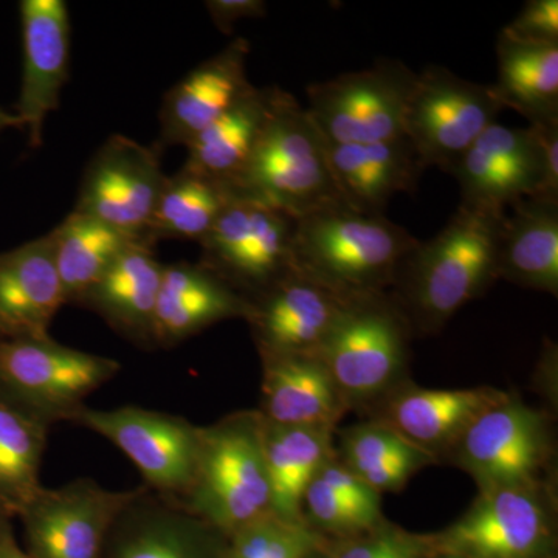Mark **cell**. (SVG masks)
<instances>
[{"label":"cell","mask_w":558,"mask_h":558,"mask_svg":"<svg viewBox=\"0 0 558 558\" xmlns=\"http://www.w3.org/2000/svg\"><path fill=\"white\" fill-rule=\"evenodd\" d=\"M304 521L333 534L357 537L384 523V517L344 501L315 475L303 499Z\"/></svg>","instance_id":"obj_35"},{"label":"cell","mask_w":558,"mask_h":558,"mask_svg":"<svg viewBox=\"0 0 558 558\" xmlns=\"http://www.w3.org/2000/svg\"><path fill=\"white\" fill-rule=\"evenodd\" d=\"M137 490H110L92 478L43 486L17 515L25 550L32 558H101L110 529Z\"/></svg>","instance_id":"obj_12"},{"label":"cell","mask_w":558,"mask_h":558,"mask_svg":"<svg viewBox=\"0 0 558 558\" xmlns=\"http://www.w3.org/2000/svg\"><path fill=\"white\" fill-rule=\"evenodd\" d=\"M506 398L505 392L488 388H413L392 400L387 425L433 454L458 444L476 417Z\"/></svg>","instance_id":"obj_25"},{"label":"cell","mask_w":558,"mask_h":558,"mask_svg":"<svg viewBox=\"0 0 558 558\" xmlns=\"http://www.w3.org/2000/svg\"><path fill=\"white\" fill-rule=\"evenodd\" d=\"M344 465L377 494L405 486L432 454L387 424H363L343 438Z\"/></svg>","instance_id":"obj_33"},{"label":"cell","mask_w":558,"mask_h":558,"mask_svg":"<svg viewBox=\"0 0 558 558\" xmlns=\"http://www.w3.org/2000/svg\"><path fill=\"white\" fill-rule=\"evenodd\" d=\"M180 505L226 538L271 512L259 411L201 427L196 472Z\"/></svg>","instance_id":"obj_4"},{"label":"cell","mask_w":558,"mask_h":558,"mask_svg":"<svg viewBox=\"0 0 558 558\" xmlns=\"http://www.w3.org/2000/svg\"><path fill=\"white\" fill-rule=\"evenodd\" d=\"M349 296L299 269L250 300L247 322L260 357L317 354Z\"/></svg>","instance_id":"obj_16"},{"label":"cell","mask_w":558,"mask_h":558,"mask_svg":"<svg viewBox=\"0 0 558 558\" xmlns=\"http://www.w3.org/2000/svg\"><path fill=\"white\" fill-rule=\"evenodd\" d=\"M230 190L236 199L256 202L295 219L343 204L325 138L289 92L275 87L269 120Z\"/></svg>","instance_id":"obj_1"},{"label":"cell","mask_w":558,"mask_h":558,"mask_svg":"<svg viewBox=\"0 0 558 558\" xmlns=\"http://www.w3.org/2000/svg\"><path fill=\"white\" fill-rule=\"evenodd\" d=\"M293 233L292 216L234 199L199 242V264L250 301L295 269Z\"/></svg>","instance_id":"obj_9"},{"label":"cell","mask_w":558,"mask_h":558,"mask_svg":"<svg viewBox=\"0 0 558 558\" xmlns=\"http://www.w3.org/2000/svg\"><path fill=\"white\" fill-rule=\"evenodd\" d=\"M205 9L223 35H231L241 20H258L267 14L264 0H207Z\"/></svg>","instance_id":"obj_40"},{"label":"cell","mask_w":558,"mask_h":558,"mask_svg":"<svg viewBox=\"0 0 558 558\" xmlns=\"http://www.w3.org/2000/svg\"><path fill=\"white\" fill-rule=\"evenodd\" d=\"M163 267L154 247L135 242L84 295L80 306L100 315L131 343L156 348L154 326Z\"/></svg>","instance_id":"obj_22"},{"label":"cell","mask_w":558,"mask_h":558,"mask_svg":"<svg viewBox=\"0 0 558 558\" xmlns=\"http://www.w3.org/2000/svg\"><path fill=\"white\" fill-rule=\"evenodd\" d=\"M22 78L17 119L28 145L40 148L44 128L69 80L72 25L64 0H22Z\"/></svg>","instance_id":"obj_15"},{"label":"cell","mask_w":558,"mask_h":558,"mask_svg":"<svg viewBox=\"0 0 558 558\" xmlns=\"http://www.w3.org/2000/svg\"><path fill=\"white\" fill-rule=\"evenodd\" d=\"M7 130L22 131V124L20 119H17L16 113L10 112V110H5L0 106V132Z\"/></svg>","instance_id":"obj_42"},{"label":"cell","mask_w":558,"mask_h":558,"mask_svg":"<svg viewBox=\"0 0 558 558\" xmlns=\"http://www.w3.org/2000/svg\"><path fill=\"white\" fill-rule=\"evenodd\" d=\"M50 425L0 395V510L16 520L43 483Z\"/></svg>","instance_id":"obj_32"},{"label":"cell","mask_w":558,"mask_h":558,"mask_svg":"<svg viewBox=\"0 0 558 558\" xmlns=\"http://www.w3.org/2000/svg\"><path fill=\"white\" fill-rule=\"evenodd\" d=\"M326 149L341 201L365 215H384L396 194L416 190L424 172L407 137L371 145L326 143Z\"/></svg>","instance_id":"obj_23"},{"label":"cell","mask_w":558,"mask_h":558,"mask_svg":"<svg viewBox=\"0 0 558 558\" xmlns=\"http://www.w3.org/2000/svg\"><path fill=\"white\" fill-rule=\"evenodd\" d=\"M317 355L341 396L371 398L402 373L405 318L380 292L349 296Z\"/></svg>","instance_id":"obj_10"},{"label":"cell","mask_w":558,"mask_h":558,"mask_svg":"<svg viewBox=\"0 0 558 558\" xmlns=\"http://www.w3.org/2000/svg\"><path fill=\"white\" fill-rule=\"evenodd\" d=\"M417 242L384 215L336 204L295 219L293 264L340 295H363L395 281Z\"/></svg>","instance_id":"obj_3"},{"label":"cell","mask_w":558,"mask_h":558,"mask_svg":"<svg viewBox=\"0 0 558 558\" xmlns=\"http://www.w3.org/2000/svg\"><path fill=\"white\" fill-rule=\"evenodd\" d=\"M310 558H333L332 553H323L322 549H318L317 553L312 554Z\"/></svg>","instance_id":"obj_44"},{"label":"cell","mask_w":558,"mask_h":558,"mask_svg":"<svg viewBox=\"0 0 558 558\" xmlns=\"http://www.w3.org/2000/svg\"><path fill=\"white\" fill-rule=\"evenodd\" d=\"M542 156V185L535 199L558 201V121L529 124Z\"/></svg>","instance_id":"obj_39"},{"label":"cell","mask_w":558,"mask_h":558,"mask_svg":"<svg viewBox=\"0 0 558 558\" xmlns=\"http://www.w3.org/2000/svg\"><path fill=\"white\" fill-rule=\"evenodd\" d=\"M340 389L317 354L263 359L260 416L284 427H326L339 417Z\"/></svg>","instance_id":"obj_24"},{"label":"cell","mask_w":558,"mask_h":558,"mask_svg":"<svg viewBox=\"0 0 558 558\" xmlns=\"http://www.w3.org/2000/svg\"><path fill=\"white\" fill-rule=\"evenodd\" d=\"M416 72L402 61L377 60L307 87V113L330 145H371L405 137V112Z\"/></svg>","instance_id":"obj_6"},{"label":"cell","mask_w":558,"mask_h":558,"mask_svg":"<svg viewBox=\"0 0 558 558\" xmlns=\"http://www.w3.org/2000/svg\"><path fill=\"white\" fill-rule=\"evenodd\" d=\"M428 537L410 534L402 529L381 523L340 546L333 558H427Z\"/></svg>","instance_id":"obj_36"},{"label":"cell","mask_w":558,"mask_h":558,"mask_svg":"<svg viewBox=\"0 0 558 558\" xmlns=\"http://www.w3.org/2000/svg\"><path fill=\"white\" fill-rule=\"evenodd\" d=\"M250 43L231 40L226 49L213 54L186 73L165 95L160 108V145L189 146L213 121L233 108L253 84L247 76Z\"/></svg>","instance_id":"obj_19"},{"label":"cell","mask_w":558,"mask_h":558,"mask_svg":"<svg viewBox=\"0 0 558 558\" xmlns=\"http://www.w3.org/2000/svg\"><path fill=\"white\" fill-rule=\"evenodd\" d=\"M120 371L119 360L64 347L51 336L0 340V395L50 427L72 422Z\"/></svg>","instance_id":"obj_5"},{"label":"cell","mask_w":558,"mask_h":558,"mask_svg":"<svg viewBox=\"0 0 558 558\" xmlns=\"http://www.w3.org/2000/svg\"><path fill=\"white\" fill-rule=\"evenodd\" d=\"M505 110L490 84L461 78L442 65L417 73L405 112V137L422 170L449 171Z\"/></svg>","instance_id":"obj_8"},{"label":"cell","mask_w":558,"mask_h":558,"mask_svg":"<svg viewBox=\"0 0 558 558\" xmlns=\"http://www.w3.org/2000/svg\"><path fill=\"white\" fill-rule=\"evenodd\" d=\"M550 538L549 513L532 486L495 488L438 535L429 549L472 558H542Z\"/></svg>","instance_id":"obj_13"},{"label":"cell","mask_w":558,"mask_h":558,"mask_svg":"<svg viewBox=\"0 0 558 558\" xmlns=\"http://www.w3.org/2000/svg\"><path fill=\"white\" fill-rule=\"evenodd\" d=\"M499 35L521 44H558L557 0H529Z\"/></svg>","instance_id":"obj_37"},{"label":"cell","mask_w":558,"mask_h":558,"mask_svg":"<svg viewBox=\"0 0 558 558\" xmlns=\"http://www.w3.org/2000/svg\"><path fill=\"white\" fill-rule=\"evenodd\" d=\"M234 199L226 183L182 167L165 182L146 231V244L156 247L165 240L201 242Z\"/></svg>","instance_id":"obj_31"},{"label":"cell","mask_w":558,"mask_h":558,"mask_svg":"<svg viewBox=\"0 0 558 558\" xmlns=\"http://www.w3.org/2000/svg\"><path fill=\"white\" fill-rule=\"evenodd\" d=\"M250 301L204 266L165 264L157 303L154 343L178 347L201 330L231 318H247Z\"/></svg>","instance_id":"obj_21"},{"label":"cell","mask_w":558,"mask_h":558,"mask_svg":"<svg viewBox=\"0 0 558 558\" xmlns=\"http://www.w3.org/2000/svg\"><path fill=\"white\" fill-rule=\"evenodd\" d=\"M506 211L461 204L447 226L417 242L400 264L405 295L424 329H439L498 278V250Z\"/></svg>","instance_id":"obj_2"},{"label":"cell","mask_w":558,"mask_h":558,"mask_svg":"<svg viewBox=\"0 0 558 558\" xmlns=\"http://www.w3.org/2000/svg\"><path fill=\"white\" fill-rule=\"evenodd\" d=\"M275 87H253L186 146L183 168L230 186L244 170L269 120Z\"/></svg>","instance_id":"obj_27"},{"label":"cell","mask_w":558,"mask_h":558,"mask_svg":"<svg viewBox=\"0 0 558 558\" xmlns=\"http://www.w3.org/2000/svg\"><path fill=\"white\" fill-rule=\"evenodd\" d=\"M458 180L461 204L508 211L534 197L542 183V156L531 128L494 123L449 168Z\"/></svg>","instance_id":"obj_17"},{"label":"cell","mask_w":558,"mask_h":558,"mask_svg":"<svg viewBox=\"0 0 558 558\" xmlns=\"http://www.w3.org/2000/svg\"><path fill=\"white\" fill-rule=\"evenodd\" d=\"M329 429L284 427L264 418V454L274 515L306 523L303 499L318 470L330 459Z\"/></svg>","instance_id":"obj_28"},{"label":"cell","mask_w":558,"mask_h":558,"mask_svg":"<svg viewBox=\"0 0 558 558\" xmlns=\"http://www.w3.org/2000/svg\"><path fill=\"white\" fill-rule=\"evenodd\" d=\"M49 238L68 306H80L121 253L138 242L76 211H70L49 231Z\"/></svg>","instance_id":"obj_30"},{"label":"cell","mask_w":558,"mask_h":558,"mask_svg":"<svg viewBox=\"0 0 558 558\" xmlns=\"http://www.w3.org/2000/svg\"><path fill=\"white\" fill-rule=\"evenodd\" d=\"M317 476L344 501L381 515L380 495L366 486L347 465L329 459L318 470Z\"/></svg>","instance_id":"obj_38"},{"label":"cell","mask_w":558,"mask_h":558,"mask_svg":"<svg viewBox=\"0 0 558 558\" xmlns=\"http://www.w3.org/2000/svg\"><path fill=\"white\" fill-rule=\"evenodd\" d=\"M318 549L322 542L307 523L270 512L227 537L223 558H310Z\"/></svg>","instance_id":"obj_34"},{"label":"cell","mask_w":558,"mask_h":558,"mask_svg":"<svg viewBox=\"0 0 558 558\" xmlns=\"http://www.w3.org/2000/svg\"><path fill=\"white\" fill-rule=\"evenodd\" d=\"M459 462L483 492L532 486L548 449L542 414L509 396L458 440Z\"/></svg>","instance_id":"obj_14"},{"label":"cell","mask_w":558,"mask_h":558,"mask_svg":"<svg viewBox=\"0 0 558 558\" xmlns=\"http://www.w3.org/2000/svg\"><path fill=\"white\" fill-rule=\"evenodd\" d=\"M64 306L49 233L0 252V340L49 337Z\"/></svg>","instance_id":"obj_20"},{"label":"cell","mask_w":558,"mask_h":558,"mask_svg":"<svg viewBox=\"0 0 558 558\" xmlns=\"http://www.w3.org/2000/svg\"><path fill=\"white\" fill-rule=\"evenodd\" d=\"M497 58V83L490 87L499 105L529 124L558 121V44H521L499 35Z\"/></svg>","instance_id":"obj_29"},{"label":"cell","mask_w":558,"mask_h":558,"mask_svg":"<svg viewBox=\"0 0 558 558\" xmlns=\"http://www.w3.org/2000/svg\"><path fill=\"white\" fill-rule=\"evenodd\" d=\"M72 424L108 439L143 478V486L168 501L182 502L193 484L201 427L189 418L142 407L80 411Z\"/></svg>","instance_id":"obj_7"},{"label":"cell","mask_w":558,"mask_h":558,"mask_svg":"<svg viewBox=\"0 0 558 558\" xmlns=\"http://www.w3.org/2000/svg\"><path fill=\"white\" fill-rule=\"evenodd\" d=\"M427 558H472V557L461 556V554L438 553V550H429Z\"/></svg>","instance_id":"obj_43"},{"label":"cell","mask_w":558,"mask_h":558,"mask_svg":"<svg viewBox=\"0 0 558 558\" xmlns=\"http://www.w3.org/2000/svg\"><path fill=\"white\" fill-rule=\"evenodd\" d=\"M168 175L161 145L113 134L92 157L72 211L100 220L146 244V231Z\"/></svg>","instance_id":"obj_11"},{"label":"cell","mask_w":558,"mask_h":558,"mask_svg":"<svg viewBox=\"0 0 558 558\" xmlns=\"http://www.w3.org/2000/svg\"><path fill=\"white\" fill-rule=\"evenodd\" d=\"M226 539L142 484L110 529L101 558H223Z\"/></svg>","instance_id":"obj_18"},{"label":"cell","mask_w":558,"mask_h":558,"mask_svg":"<svg viewBox=\"0 0 558 558\" xmlns=\"http://www.w3.org/2000/svg\"><path fill=\"white\" fill-rule=\"evenodd\" d=\"M13 521L0 510V558H32L17 539Z\"/></svg>","instance_id":"obj_41"},{"label":"cell","mask_w":558,"mask_h":558,"mask_svg":"<svg viewBox=\"0 0 558 558\" xmlns=\"http://www.w3.org/2000/svg\"><path fill=\"white\" fill-rule=\"evenodd\" d=\"M506 211L499 236L498 278L558 292V201L526 197Z\"/></svg>","instance_id":"obj_26"}]
</instances>
